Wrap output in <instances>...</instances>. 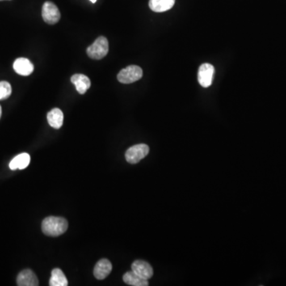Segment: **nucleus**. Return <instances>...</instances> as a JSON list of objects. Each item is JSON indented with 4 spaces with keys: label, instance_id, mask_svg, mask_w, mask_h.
Masks as SVG:
<instances>
[{
    "label": "nucleus",
    "instance_id": "20e7f679",
    "mask_svg": "<svg viewBox=\"0 0 286 286\" xmlns=\"http://www.w3.org/2000/svg\"><path fill=\"white\" fill-rule=\"evenodd\" d=\"M149 148L145 144H138L127 149L125 153L126 160L131 164H136L148 155Z\"/></svg>",
    "mask_w": 286,
    "mask_h": 286
},
{
    "label": "nucleus",
    "instance_id": "39448f33",
    "mask_svg": "<svg viewBox=\"0 0 286 286\" xmlns=\"http://www.w3.org/2000/svg\"><path fill=\"white\" fill-rule=\"evenodd\" d=\"M43 20L48 24H56L61 18V13L58 7L52 2H46L42 10Z\"/></svg>",
    "mask_w": 286,
    "mask_h": 286
},
{
    "label": "nucleus",
    "instance_id": "f3484780",
    "mask_svg": "<svg viewBox=\"0 0 286 286\" xmlns=\"http://www.w3.org/2000/svg\"><path fill=\"white\" fill-rule=\"evenodd\" d=\"M12 93V88L10 83L6 81L0 82V100L6 99L10 96Z\"/></svg>",
    "mask_w": 286,
    "mask_h": 286
},
{
    "label": "nucleus",
    "instance_id": "aec40b11",
    "mask_svg": "<svg viewBox=\"0 0 286 286\" xmlns=\"http://www.w3.org/2000/svg\"><path fill=\"white\" fill-rule=\"evenodd\" d=\"M0 1H2V0H0Z\"/></svg>",
    "mask_w": 286,
    "mask_h": 286
},
{
    "label": "nucleus",
    "instance_id": "4468645a",
    "mask_svg": "<svg viewBox=\"0 0 286 286\" xmlns=\"http://www.w3.org/2000/svg\"><path fill=\"white\" fill-rule=\"evenodd\" d=\"M30 162H31V156L29 155L28 153H21L11 160L9 167L11 170L24 169L28 166Z\"/></svg>",
    "mask_w": 286,
    "mask_h": 286
},
{
    "label": "nucleus",
    "instance_id": "7ed1b4c3",
    "mask_svg": "<svg viewBox=\"0 0 286 286\" xmlns=\"http://www.w3.org/2000/svg\"><path fill=\"white\" fill-rule=\"evenodd\" d=\"M143 69L138 65H130L122 69L117 76L118 81L122 84H131L139 81L143 77Z\"/></svg>",
    "mask_w": 286,
    "mask_h": 286
},
{
    "label": "nucleus",
    "instance_id": "2eb2a0df",
    "mask_svg": "<svg viewBox=\"0 0 286 286\" xmlns=\"http://www.w3.org/2000/svg\"><path fill=\"white\" fill-rule=\"evenodd\" d=\"M123 282L126 284L132 286H148L149 282L146 279L141 278L138 274H135L132 270L126 273L123 277Z\"/></svg>",
    "mask_w": 286,
    "mask_h": 286
},
{
    "label": "nucleus",
    "instance_id": "6ab92c4d",
    "mask_svg": "<svg viewBox=\"0 0 286 286\" xmlns=\"http://www.w3.org/2000/svg\"><path fill=\"white\" fill-rule=\"evenodd\" d=\"M90 1H91L93 3H95V2H96L97 0H90Z\"/></svg>",
    "mask_w": 286,
    "mask_h": 286
},
{
    "label": "nucleus",
    "instance_id": "6e6552de",
    "mask_svg": "<svg viewBox=\"0 0 286 286\" xmlns=\"http://www.w3.org/2000/svg\"><path fill=\"white\" fill-rule=\"evenodd\" d=\"M111 270H112V264L111 262L108 259L103 258L95 264L93 274L98 280H103L108 276L109 274H111Z\"/></svg>",
    "mask_w": 286,
    "mask_h": 286
},
{
    "label": "nucleus",
    "instance_id": "9b49d317",
    "mask_svg": "<svg viewBox=\"0 0 286 286\" xmlns=\"http://www.w3.org/2000/svg\"><path fill=\"white\" fill-rule=\"evenodd\" d=\"M71 82L75 85L80 94H85L91 87V81L87 76L84 74H75L71 77Z\"/></svg>",
    "mask_w": 286,
    "mask_h": 286
},
{
    "label": "nucleus",
    "instance_id": "dca6fc26",
    "mask_svg": "<svg viewBox=\"0 0 286 286\" xmlns=\"http://www.w3.org/2000/svg\"><path fill=\"white\" fill-rule=\"evenodd\" d=\"M69 282L67 280L65 274L60 269H53L51 273V278L49 279L50 286H67Z\"/></svg>",
    "mask_w": 286,
    "mask_h": 286
},
{
    "label": "nucleus",
    "instance_id": "ddd939ff",
    "mask_svg": "<svg viewBox=\"0 0 286 286\" xmlns=\"http://www.w3.org/2000/svg\"><path fill=\"white\" fill-rule=\"evenodd\" d=\"M175 4V0H149V6L157 13L165 12L170 10Z\"/></svg>",
    "mask_w": 286,
    "mask_h": 286
},
{
    "label": "nucleus",
    "instance_id": "f8f14e48",
    "mask_svg": "<svg viewBox=\"0 0 286 286\" xmlns=\"http://www.w3.org/2000/svg\"><path fill=\"white\" fill-rule=\"evenodd\" d=\"M47 120L52 128L60 129L64 122V114L61 109L53 108L47 114Z\"/></svg>",
    "mask_w": 286,
    "mask_h": 286
},
{
    "label": "nucleus",
    "instance_id": "9d476101",
    "mask_svg": "<svg viewBox=\"0 0 286 286\" xmlns=\"http://www.w3.org/2000/svg\"><path fill=\"white\" fill-rule=\"evenodd\" d=\"M14 71L21 76H29L34 71V65L28 59L20 57L15 60L13 65Z\"/></svg>",
    "mask_w": 286,
    "mask_h": 286
},
{
    "label": "nucleus",
    "instance_id": "a211bd4d",
    "mask_svg": "<svg viewBox=\"0 0 286 286\" xmlns=\"http://www.w3.org/2000/svg\"><path fill=\"white\" fill-rule=\"evenodd\" d=\"M1 115H2V107L0 105V119H1Z\"/></svg>",
    "mask_w": 286,
    "mask_h": 286
},
{
    "label": "nucleus",
    "instance_id": "1a4fd4ad",
    "mask_svg": "<svg viewBox=\"0 0 286 286\" xmlns=\"http://www.w3.org/2000/svg\"><path fill=\"white\" fill-rule=\"evenodd\" d=\"M17 285L18 286H38L39 279L32 270H24L17 277Z\"/></svg>",
    "mask_w": 286,
    "mask_h": 286
},
{
    "label": "nucleus",
    "instance_id": "423d86ee",
    "mask_svg": "<svg viewBox=\"0 0 286 286\" xmlns=\"http://www.w3.org/2000/svg\"><path fill=\"white\" fill-rule=\"evenodd\" d=\"M215 74V68L213 65L205 63L200 65L198 71V81L202 87L208 88L212 85Z\"/></svg>",
    "mask_w": 286,
    "mask_h": 286
},
{
    "label": "nucleus",
    "instance_id": "0eeeda50",
    "mask_svg": "<svg viewBox=\"0 0 286 286\" xmlns=\"http://www.w3.org/2000/svg\"><path fill=\"white\" fill-rule=\"evenodd\" d=\"M131 269L135 274H138L139 276L144 278V279H146V280L153 277V268L148 262H145V261H135L131 265Z\"/></svg>",
    "mask_w": 286,
    "mask_h": 286
},
{
    "label": "nucleus",
    "instance_id": "f03ea898",
    "mask_svg": "<svg viewBox=\"0 0 286 286\" xmlns=\"http://www.w3.org/2000/svg\"><path fill=\"white\" fill-rule=\"evenodd\" d=\"M109 50L108 41L105 37H99L96 40L87 48V54L89 57L95 60H100L107 54Z\"/></svg>",
    "mask_w": 286,
    "mask_h": 286
},
{
    "label": "nucleus",
    "instance_id": "f257e3e1",
    "mask_svg": "<svg viewBox=\"0 0 286 286\" xmlns=\"http://www.w3.org/2000/svg\"><path fill=\"white\" fill-rule=\"evenodd\" d=\"M68 222L64 218L49 216L43 220L42 230L46 236L56 237L64 234L68 229Z\"/></svg>",
    "mask_w": 286,
    "mask_h": 286
}]
</instances>
